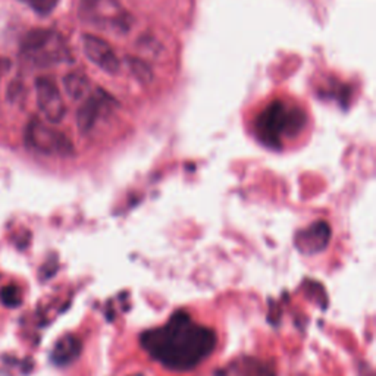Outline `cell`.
Listing matches in <instances>:
<instances>
[{
  "instance_id": "1",
  "label": "cell",
  "mask_w": 376,
  "mask_h": 376,
  "mask_svg": "<svg viewBox=\"0 0 376 376\" xmlns=\"http://www.w3.org/2000/svg\"><path fill=\"white\" fill-rule=\"evenodd\" d=\"M149 354L168 369L184 372L199 366L216 347L213 329L194 322L184 310L175 312L163 326L140 337Z\"/></svg>"
},
{
  "instance_id": "2",
  "label": "cell",
  "mask_w": 376,
  "mask_h": 376,
  "mask_svg": "<svg viewBox=\"0 0 376 376\" xmlns=\"http://www.w3.org/2000/svg\"><path fill=\"white\" fill-rule=\"evenodd\" d=\"M259 140L269 147H281L284 138L297 135L306 125L301 109L275 100L264 107L256 119Z\"/></svg>"
},
{
  "instance_id": "3",
  "label": "cell",
  "mask_w": 376,
  "mask_h": 376,
  "mask_svg": "<svg viewBox=\"0 0 376 376\" xmlns=\"http://www.w3.org/2000/svg\"><path fill=\"white\" fill-rule=\"evenodd\" d=\"M22 54L37 66H52L71 61L62 36L53 30H33L22 40Z\"/></svg>"
},
{
  "instance_id": "4",
  "label": "cell",
  "mask_w": 376,
  "mask_h": 376,
  "mask_svg": "<svg viewBox=\"0 0 376 376\" xmlns=\"http://www.w3.org/2000/svg\"><path fill=\"white\" fill-rule=\"evenodd\" d=\"M80 18L99 29L127 33L131 29V15L118 0H80Z\"/></svg>"
},
{
  "instance_id": "5",
  "label": "cell",
  "mask_w": 376,
  "mask_h": 376,
  "mask_svg": "<svg viewBox=\"0 0 376 376\" xmlns=\"http://www.w3.org/2000/svg\"><path fill=\"white\" fill-rule=\"evenodd\" d=\"M25 142L31 149L43 153V155L71 156L74 153L71 140L63 133L54 130L37 118L29 122L25 131Z\"/></svg>"
},
{
  "instance_id": "6",
  "label": "cell",
  "mask_w": 376,
  "mask_h": 376,
  "mask_svg": "<svg viewBox=\"0 0 376 376\" xmlns=\"http://www.w3.org/2000/svg\"><path fill=\"white\" fill-rule=\"evenodd\" d=\"M36 94L37 105L45 118L52 123H59L66 114V106L57 82L47 77L37 78Z\"/></svg>"
},
{
  "instance_id": "7",
  "label": "cell",
  "mask_w": 376,
  "mask_h": 376,
  "mask_svg": "<svg viewBox=\"0 0 376 376\" xmlns=\"http://www.w3.org/2000/svg\"><path fill=\"white\" fill-rule=\"evenodd\" d=\"M116 102L114 97H110L107 93H105L102 89H97L94 93H91L87 100L81 105L77 114V123L78 130L81 134L89 133L96 121L99 119L105 110H107L110 106H115Z\"/></svg>"
},
{
  "instance_id": "8",
  "label": "cell",
  "mask_w": 376,
  "mask_h": 376,
  "mask_svg": "<svg viewBox=\"0 0 376 376\" xmlns=\"http://www.w3.org/2000/svg\"><path fill=\"white\" fill-rule=\"evenodd\" d=\"M82 49H84L86 57L102 71L107 74L118 73L119 59L107 41L93 34H84L82 36Z\"/></svg>"
},
{
  "instance_id": "9",
  "label": "cell",
  "mask_w": 376,
  "mask_h": 376,
  "mask_svg": "<svg viewBox=\"0 0 376 376\" xmlns=\"http://www.w3.org/2000/svg\"><path fill=\"white\" fill-rule=\"evenodd\" d=\"M331 239V228L326 222H315L309 228L300 231L296 236V244L303 253L313 255L324 250Z\"/></svg>"
},
{
  "instance_id": "10",
  "label": "cell",
  "mask_w": 376,
  "mask_h": 376,
  "mask_svg": "<svg viewBox=\"0 0 376 376\" xmlns=\"http://www.w3.org/2000/svg\"><path fill=\"white\" fill-rule=\"evenodd\" d=\"M80 347L81 345H80L78 340H75L71 336L62 338L61 341H58L57 347L53 348V353H52L53 363L58 365V366L69 365L71 361H74L78 357Z\"/></svg>"
},
{
  "instance_id": "11",
  "label": "cell",
  "mask_w": 376,
  "mask_h": 376,
  "mask_svg": "<svg viewBox=\"0 0 376 376\" xmlns=\"http://www.w3.org/2000/svg\"><path fill=\"white\" fill-rule=\"evenodd\" d=\"M63 87L66 94L71 97L73 100H80L81 97H84L90 89V80L86 74L81 71H75L68 74L63 80Z\"/></svg>"
},
{
  "instance_id": "12",
  "label": "cell",
  "mask_w": 376,
  "mask_h": 376,
  "mask_svg": "<svg viewBox=\"0 0 376 376\" xmlns=\"http://www.w3.org/2000/svg\"><path fill=\"white\" fill-rule=\"evenodd\" d=\"M0 300L8 308H17L21 304V292L15 284H9L0 289Z\"/></svg>"
},
{
  "instance_id": "13",
  "label": "cell",
  "mask_w": 376,
  "mask_h": 376,
  "mask_svg": "<svg viewBox=\"0 0 376 376\" xmlns=\"http://www.w3.org/2000/svg\"><path fill=\"white\" fill-rule=\"evenodd\" d=\"M128 63H130V68H131V73L137 77V80L143 82V84H147V82L151 81V71H150V68L142 62L140 59H135V58H130L128 59Z\"/></svg>"
},
{
  "instance_id": "14",
  "label": "cell",
  "mask_w": 376,
  "mask_h": 376,
  "mask_svg": "<svg viewBox=\"0 0 376 376\" xmlns=\"http://www.w3.org/2000/svg\"><path fill=\"white\" fill-rule=\"evenodd\" d=\"M38 15H49L58 6L59 0H22Z\"/></svg>"
},
{
  "instance_id": "15",
  "label": "cell",
  "mask_w": 376,
  "mask_h": 376,
  "mask_svg": "<svg viewBox=\"0 0 376 376\" xmlns=\"http://www.w3.org/2000/svg\"><path fill=\"white\" fill-rule=\"evenodd\" d=\"M10 61L3 58V57H0V80H2L8 73H9V69H10Z\"/></svg>"
}]
</instances>
